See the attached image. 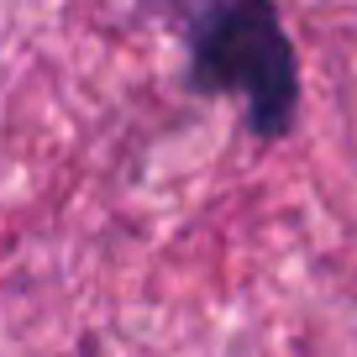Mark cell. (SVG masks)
Here are the masks:
<instances>
[{
	"label": "cell",
	"mask_w": 357,
	"mask_h": 357,
	"mask_svg": "<svg viewBox=\"0 0 357 357\" xmlns=\"http://www.w3.org/2000/svg\"><path fill=\"white\" fill-rule=\"evenodd\" d=\"M184 47V84L236 100L252 142H284L300 121V58L279 0H158Z\"/></svg>",
	"instance_id": "obj_1"
}]
</instances>
